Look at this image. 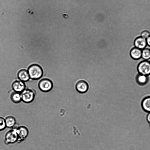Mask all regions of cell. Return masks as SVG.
Listing matches in <instances>:
<instances>
[{"label": "cell", "instance_id": "1", "mask_svg": "<svg viewBox=\"0 0 150 150\" xmlns=\"http://www.w3.org/2000/svg\"><path fill=\"white\" fill-rule=\"evenodd\" d=\"M27 70L30 79H40L43 74L42 68L38 64H33L30 65L28 68Z\"/></svg>", "mask_w": 150, "mask_h": 150}, {"label": "cell", "instance_id": "2", "mask_svg": "<svg viewBox=\"0 0 150 150\" xmlns=\"http://www.w3.org/2000/svg\"><path fill=\"white\" fill-rule=\"evenodd\" d=\"M22 101L25 103H30L34 100L36 91L31 88H26L21 93Z\"/></svg>", "mask_w": 150, "mask_h": 150}, {"label": "cell", "instance_id": "3", "mask_svg": "<svg viewBox=\"0 0 150 150\" xmlns=\"http://www.w3.org/2000/svg\"><path fill=\"white\" fill-rule=\"evenodd\" d=\"M8 130L4 137V142L6 145L14 144L17 142L18 137L16 127Z\"/></svg>", "mask_w": 150, "mask_h": 150}, {"label": "cell", "instance_id": "4", "mask_svg": "<svg viewBox=\"0 0 150 150\" xmlns=\"http://www.w3.org/2000/svg\"><path fill=\"white\" fill-rule=\"evenodd\" d=\"M16 128L18 137L17 143H20L24 141L28 137L29 130L28 127L24 125H17Z\"/></svg>", "mask_w": 150, "mask_h": 150}, {"label": "cell", "instance_id": "5", "mask_svg": "<svg viewBox=\"0 0 150 150\" xmlns=\"http://www.w3.org/2000/svg\"><path fill=\"white\" fill-rule=\"evenodd\" d=\"M53 86L52 81L50 79L46 78L41 79L38 84L39 90L44 93L50 92L52 89Z\"/></svg>", "mask_w": 150, "mask_h": 150}, {"label": "cell", "instance_id": "6", "mask_svg": "<svg viewBox=\"0 0 150 150\" xmlns=\"http://www.w3.org/2000/svg\"><path fill=\"white\" fill-rule=\"evenodd\" d=\"M137 70L139 74L148 76L150 75V62L146 60L140 62L138 64Z\"/></svg>", "mask_w": 150, "mask_h": 150}, {"label": "cell", "instance_id": "7", "mask_svg": "<svg viewBox=\"0 0 150 150\" xmlns=\"http://www.w3.org/2000/svg\"><path fill=\"white\" fill-rule=\"evenodd\" d=\"M11 88L14 91L21 93L26 88V86L24 82L18 79L12 83Z\"/></svg>", "mask_w": 150, "mask_h": 150}, {"label": "cell", "instance_id": "8", "mask_svg": "<svg viewBox=\"0 0 150 150\" xmlns=\"http://www.w3.org/2000/svg\"><path fill=\"white\" fill-rule=\"evenodd\" d=\"M89 86L86 81L83 80L78 81L76 85V91L79 93H83L86 92L88 90Z\"/></svg>", "mask_w": 150, "mask_h": 150}, {"label": "cell", "instance_id": "9", "mask_svg": "<svg viewBox=\"0 0 150 150\" xmlns=\"http://www.w3.org/2000/svg\"><path fill=\"white\" fill-rule=\"evenodd\" d=\"M134 44L135 47L142 50L147 45L146 39L140 36L138 37L134 40Z\"/></svg>", "mask_w": 150, "mask_h": 150}, {"label": "cell", "instance_id": "10", "mask_svg": "<svg viewBox=\"0 0 150 150\" xmlns=\"http://www.w3.org/2000/svg\"><path fill=\"white\" fill-rule=\"evenodd\" d=\"M5 119L7 128L12 129L17 126L16 119L13 115H8L5 118Z\"/></svg>", "mask_w": 150, "mask_h": 150}, {"label": "cell", "instance_id": "11", "mask_svg": "<svg viewBox=\"0 0 150 150\" xmlns=\"http://www.w3.org/2000/svg\"><path fill=\"white\" fill-rule=\"evenodd\" d=\"M17 76L20 80L24 82L28 81L30 79L28 70L25 69H21L18 71Z\"/></svg>", "mask_w": 150, "mask_h": 150}, {"label": "cell", "instance_id": "12", "mask_svg": "<svg viewBox=\"0 0 150 150\" xmlns=\"http://www.w3.org/2000/svg\"><path fill=\"white\" fill-rule=\"evenodd\" d=\"M142 50L136 47L132 48L130 50L131 57L134 60L139 59L142 57Z\"/></svg>", "mask_w": 150, "mask_h": 150}, {"label": "cell", "instance_id": "13", "mask_svg": "<svg viewBox=\"0 0 150 150\" xmlns=\"http://www.w3.org/2000/svg\"><path fill=\"white\" fill-rule=\"evenodd\" d=\"M141 106L143 110L146 112H150V96L144 98L141 103Z\"/></svg>", "mask_w": 150, "mask_h": 150}, {"label": "cell", "instance_id": "14", "mask_svg": "<svg viewBox=\"0 0 150 150\" xmlns=\"http://www.w3.org/2000/svg\"><path fill=\"white\" fill-rule=\"evenodd\" d=\"M149 80L148 76L138 74L136 77L137 83L140 86H144L148 83Z\"/></svg>", "mask_w": 150, "mask_h": 150}, {"label": "cell", "instance_id": "15", "mask_svg": "<svg viewBox=\"0 0 150 150\" xmlns=\"http://www.w3.org/2000/svg\"><path fill=\"white\" fill-rule=\"evenodd\" d=\"M10 98L11 101L14 103L18 104L22 101L21 93L13 90L10 94Z\"/></svg>", "mask_w": 150, "mask_h": 150}, {"label": "cell", "instance_id": "16", "mask_svg": "<svg viewBox=\"0 0 150 150\" xmlns=\"http://www.w3.org/2000/svg\"><path fill=\"white\" fill-rule=\"evenodd\" d=\"M142 57L144 60H148L150 59V49L145 48L142 51Z\"/></svg>", "mask_w": 150, "mask_h": 150}, {"label": "cell", "instance_id": "17", "mask_svg": "<svg viewBox=\"0 0 150 150\" xmlns=\"http://www.w3.org/2000/svg\"><path fill=\"white\" fill-rule=\"evenodd\" d=\"M6 128L5 118L0 116V131L4 130Z\"/></svg>", "mask_w": 150, "mask_h": 150}, {"label": "cell", "instance_id": "18", "mask_svg": "<svg viewBox=\"0 0 150 150\" xmlns=\"http://www.w3.org/2000/svg\"><path fill=\"white\" fill-rule=\"evenodd\" d=\"M150 35V32L147 30H142L140 33V36L145 39H146Z\"/></svg>", "mask_w": 150, "mask_h": 150}, {"label": "cell", "instance_id": "19", "mask_svg": "<svg viewBox=\"0 0 150 150\" xmlns=\"http://www.w3.org/2000/svg\"><path fill=\"white\" fill-rule=\"evenodd\" d=\"M146 119L149 125V128L150 129V112L147 114Z\"/></svg>", "mask_w": 150, "mask_h": 150}, {"label": "cell", "instance_id": "20", "mask_svg": "<svg viewBox=\"0 0 150 150\" xmlns=\"http://www.w3.org/2000/svg\"><path fill=\"white\" fill-rule=\"evenodd\" d=\"M146 41L147 45L150 47V35L146 39Z\"/></svg>", "mask_w": 150, "mask_h": 150}, {"label": "cell", "instance_id": "21", "mask_svg": "<svg viewBox=\"0 0 150 150\" xmlns=\"http://www.w3.org/2000/svg\"><path fill=\"white\" fill-rule=\"evenodd\" d=\"M28 12L30 14H33L35 13L34 11L32 9H29L27 10Z\"/></svg>", "mask_w": 150, "mask_h": 150}, {"label": "cell", "instance_id": "22", "mask_svg": "<svg viewBox=\"0 0 150 150\" xmlns=\"http://www.w3.org/2000/svg\"><path fill=\"white\" fill-rule=\"evenodd\" d=\"M149 62H150V61Z\"/></svg>", "mask_w": 150, "mask_h": 150}]
</instances>
